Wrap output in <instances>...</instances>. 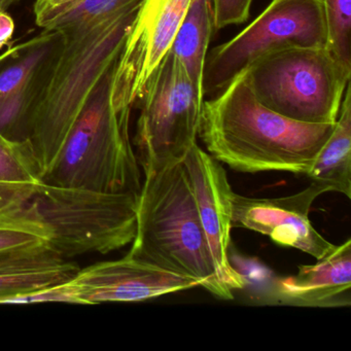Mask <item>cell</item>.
Returning a JSON list of instances; mask_svg holds the SVG:
<instances>
[{"instance_id":"obj_16","label":"cell","mask_w":351,"mask_h":351,"mask_svg":"<svg viewBox=\"0 0 351 351\" xmlns=\"http://www.w3.org/2000/svg\"><path fill=\"white\" fill-rule=\"evenodd\" d=\"M306 176L324 192L351 197V90H345L340 112L330 138Z\"/></svg>"},{"instance_id":"obj_4","label":"cell","mask_w":351,"mask_h":351,"mask_svg":"<svg viewBox=\"0 0 351 351\" xmlns=\"http://www.w3.org/2000/svg\"><path fill=\"white\" fill-rule=\"evenodd\" d=\"M118 60L98 84L43 182L100 192H141V165L130 136L133 106L114 86Z\"/></svg>"},{"instance_id":"obj_2","label":"cell","mask_w":351,"mask_h":351,"mask_svg":"<svg viewBox=\"0 0 351 351\" xmlns=\"http://www.w3.org/2000/svg\"><path fill=\"white\" fill-rule=\"evenodd\" d=\"M335 125L297 122L269 110L241 73L204 100L199 135L209 155L237 171L306 174Z\"/></svg>"},{"instance_id":"obj_14","label":"cell","mask_w":351,"mask_h":351,"mask_svg":"<svg viewBox=\"0 0 351 351\" xmlns=\"http://www.w3.org/2000/svg\"><path fill=\"white\" fill-rule=\"evenodd\" d=\"M351 239L337 245L314 265H302L293 276L277 279V297L302 307L350 305Z\"/></svg>"},{"instance_id":"obj_21","label":"cell","mask_w":351,"mask_h":351,"mask_svg":"<svg viewBox=\"0 0 351 351\" xmlns=\"http://www.w3.org/2000/svg\"><path fill=\"white\" fill-rule=\"evenodd\" d=\"M141 0H77L62 10L43 30H53L71 24L88 23L112 15Z\"/></svg>"},{"instance_id":"obj_10","label":"cell","mask_w":351,"mask_h":351,"mask_svg":"<svg viewBox=\"0 0 351 351\" xmlns=\"http://www.w3.org/2000/svg\"><path fill=\"white\" fill-rule=\"evenodd\" d=\"M199 217L213 254L217 280L234 299V291L245 287V278L229 258L231 246L232 190L227 172L213 156L197 143L189 149L184 161Z\"/></svg>"},{"instance_id":"obj_13","label":"cell","mask_w":351,"mask_h":351,"mask_svg":"<svg viewBox=\"0 0 351 351\" xmlns=\"http://www.w3.org/2000/svg\"><path fill=\"white\" fill-rule=\"evenodd\" d=\"M58 40L56 30H43L0 56V132L9 138L25 141L30 110Z\"/></svg>"},{"instance_id":"obj_9","label":"cell","mask_w":351,"mask_h":351,"mask_svg":"<svg viewBox=\"0 0 351 351\" xmlns=\"http://www.w3.org/2000/svg\"><path fill=\"white\" fill-rule=\"evenodd\" d=\"M324 193L313 182L295 194L277 198H250L233 193L232 227L258 232L278 245L319 260L337 246L318 233L310 221L312 204Z\"/></svg>"},{"instance_id":"obj_20","label":"cell","mask_w":351,"mask_h":351,"mask_svg":"<svg viewBox=\"0 0 351 351\" xmlns=\"http://www.w3.org/2000/svg\"><path fill=\"white\" fill-rule=\"evenodd\" d=\"M326 49L351 73V0H322Z\"/></svg>"},{"instance_id":"obj_1","label":"cell","mask_w":351,"mask_h":351,"mask_svg":"<svg viewBox=\"0 0 351 351\" xmlns=\"http://www.w3.org/2000/svg\"><path fill=\"white\" fill-rule=\"evenodd\" d=\"M143 1L95 21L54 29L58 43L26 126L42 178L54 165L98 84L120 57Z\"/></svg>"},{"instance_id":"obj_26","label":"cell","mask_w":351,"mask_h":351,"mask_svg":"<svg viewBox=\"0 0 351 351\" xmlns=\"http://www.w3.org/2000/svg\"><path fill=\"white\" fill-rule=\"evenodd\" d=\"M22 0H0V11H8L10 8L17 5Z\"/></svg>"},{"instance_id":"obj_19","label":"cell","mask_w":351,"mask_h":351,"mask_svg":"<svg viewBox=\"0 0 351 351\" xmlns=\"http://www.w3.org/2000/svg\"><path fill=\"white\" fill-rule=\"evenodd\" d=\"M42 172L27 139L15 141L0 132V191L28 192L42 184Z\"/></svg>"},{"instance_id":"obj_23","label":"cell","mask_w":351,"mask_h":351,"mask_svg":"<svg viewBox=\"0 0 351 351\" xmlns=\"http://www.w3.org/2000/svg\"><path fill=\"white\" fill-rule=\"evenodd\" d=\"M71 280V279H69ZM69 280L43 287L20 297L13 298L8 304L67 303L77 304Z\"/></svg>"},{"instance_id":"obj_15","label":"cell","mask_w":351,"mask_h":351,"mask_svg":"<svg viewBox=\"0 0 351 351\" xmlns=\"http://www.w3.org/2000/svg\"><path fill=\"white\" fill-rule=\"evenodd\" d=\"M47 245L0 252V305L13 298L64 282L80 270Z\"/></svg>"},{"instance_id":"obj_11","label":"cell","mask_w":351,"mask_h":351,"mask_svg":"<svg viewBox=\"0 0 351 351\" xmlns=\"http://www.w3.org/2000/svg\"><path fill=\"white\" fill-rule=\"evenodd\" d=\"M192 0H143L117 63V85L134 106L169 52Z\"/></svg>"},{"instance_id":"obj_27","label":"cell","mask_w":351,"mask_h":351,"mask_svg":"<svg viewBox=\"0 0 351 351\" xmlns=\"http://www.w3.org/2000/svg\"><path fill=\"white\" fill-rule=\"evenodd\" d=\"M9 195L5 194V193L1 192V191H0V202H3V201H5V199L9 198Z\"/></svg>"},{"instance_id":"obj_3","label":"cell","mask_w":351,"mask_h":351,"mask_svg":"<svg viewBox=\"0 0 351 351\" xmlns=\"http://www.w3.org/2000/svg\"><path fill=\"white\" fill-rule=\"evenodd\" d=\"M128 254L198 281L217 299L231 300L217 280L213 254L184 163L145 176L138 194L136 235Z\"/></svg>"},{"instance_id":"obj_24","label":"cell","mask_w":351,"mask_h":351,"mask_svg":"<svg viewBox=\"0 0 351 351\" xmlns=\"http://www.w3.org/2000/svg\"><path fill=\"white\" fill-rule=\"evenodd\" d=\"M77 1V0H36L34 14L36 25L45 29L55 16Z\"/></svg>"},{"instance_id":"obj_12","label":"cell","mask_w":351,"mask_h":351,"mask_svg":"<svg viewBox=\"0 0 351 351\" xmlns=\"http://www.w3.org/2000/svg\"><path fill=\"white\" fill-rule=\"evenodd\" d=\"M69 283L77 305L134 303L200 287L195 279L162 270L128 254L80 269Z\"/></svg>"},{"instance_id":"obj_5","label":"cell","mask_w":351,"mask_h":351,"mask_svg":"<svg viewBox=\"0 0 351 351\" xmlns=\"http://www.w3.org/2000/svg\"><path fill=\"white\" fill-rule=\"evenodd\" d=\"M32 200L50 232V247L66 260L108 254L136 235V193H108L43 182Z\"/></svg>"},{"instance_id":"obj_8","label":"cell","mask_w":351,"mask_h":351,"mask_svg":"<svg viewBox=\"0 0 351 351\" xmlns=\"http://www.w3.org/2000/svg\"><path fill=\"white\" fill-rule=\"evenodd\" d=\"M322 47H326L322 0H272L252 23L207 57L204 97L219 93L267 55L289 48Z\"/></svg>"},{"instance_id":"obj_25","label":"cell","mask_w":351,"mask_h":351,"mask_svg":"<svg viewBox=\"0 0 351 351\" xmlns=\"http://www.w3.org/2000/svg\"><path fill=\"white\" fill-rule=\"evenodd\" d=\"M15 21L8 11H0V50L5 46H10L14 32Z\"/></svg>"},{"instance_id":"obj_22","label":"cell","mask_w":351,"mask_h":351,"mask_svg":"<svg viewBox=\"0 0 351 351\" xmlns=\"http://www.w3.org/2000/svg\"><path fill=\"white\" fill-rule=\"evenodd\" d=\"M252 0H211L213 27L217 30L239 25L250 18Z\"/></svg>"},{"instance_id":"obj_7","label":"cell","mask_w":351,"mask_h":351,"mask_svg":"<svg viewBox=\"0 0 351 351\" xmlns=\"http://www.w3.org/2000/svg\"><path fill=\"white\" fill-rule=\"evenodd\" d=\"M136 102L141 112L132 143L145 176L184 161L197 143L204 100L170 51Z\"/></svg>"},{"instance_id":"obj_17","label":"cell","mask_w":351,"mask_h":351,"mask_svg":"<svg viewBox=\"0 0 351 351\" xmlns=\"http://www.w3.org/2000/svg\"><path fill=\"white\" fill-rule=\"evenodd\" d=\"M213 28L211 0H192L169 50L184 66L203 100V73Z\"/></svg>"},{"instance_id":"obj_6","label":"cell","mask_w":351,"mask_h":351,"mask_svg":"<svg viewBox=\"0 0 351 351\" xmlns=\"http://www.w3.org/2000/svg\"><path fill=\"white\" fill-rule=\"evenodd\" d=\"M243 75L263 106L308 124L336 123L351 77L326 47L272 53Z\"/></svg>"},{"instance_id":"obj_18","label":"cell","mask_w":351,"mask_h":351,"mask_svg":"<svg viewBox=\"0 0 351 351\" xmlns=\"http://www.w3.org/2000/svg\"><path fill=\"white\" fill-rule=\"evenodd\" d=\"M32 193H15L0 202V252L50 243V232L32 202Z\"/></svg>"}]
</instances>
